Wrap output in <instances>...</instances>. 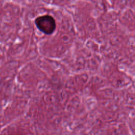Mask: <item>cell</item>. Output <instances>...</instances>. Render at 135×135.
Segmentation results:
<instances>
[{"instance_id":"1","label":"cell","mask_w":135,"mask_h":135,"mask_svg":"<svg viewBox=\"0 0 135 135\" xmlns=\"http://www.w3.org/2000/svg\"><path fill=\"white\" fill-rule=\"evenodd\" d=\"M35 23L39 30L47 35L53 33L56 28L55 19L49 15L37 17L35 20Z\"/></svg>"}]
</instances>
